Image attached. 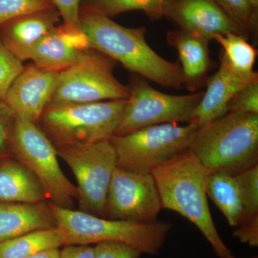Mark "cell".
<instances>
[{
  "instance_id": "obj_1",
  "label": "cell",
  "mask_w": 258,
  "mask_h": 258,
  "mask_svg": "<svg viewBox=\"0 0 258 258\" xmlns=\"http://www.w3.org/2000/svg\"><path fill=\"white\" fill-rule=\"evenodd\" d=\"M79 21L90 48L163 87H184L181 66L163 58L148 45L145 27L127 28L105 15L83 10Z\"/></svg>"
},
{
  "instance_id": "obj_2",
  "label": "cell",
  "mask_w": 258,
  "mask_h": 258,
  "mask_svg": "<svg viewBox=\"0 0 258 258\" xmlns=\"http://www.w3.org/2000/svg\"><path fill=\"white\" fill-rule=\"evenodd\" d=\"M208 170L187 149L154 169L162 209L188 219L200 230L219 258H234L214 223L207 199Z\"/></svg>"
},
{
  "instance_id": "obj_3",
  "label": "cell",
  "mask_w": 258,
  "mask_h": 258,
  "mask_svg": "<svg viewBox=\"0 0 258 258\" xmlns=\"http://www.w3.org/2000/svg\"><path fill=\"white\" fill-rule=\"evenodd\" d=\"M189 149L208 170L239 174L258 164V113H227L197 129Z\"/></svg>"
},
{
  "instance_id": "obj_4",
  "label": "cell",
  "mask_w": 258,
  "mask_h": 258,
  "mask_svg": "<svg viewBox=\"0 0 258 258\" xmlns=\"http://www.w3.org/2000/svg\"><path fill=\"white\" fill-rule=\"evenodd\" d=\"M48 203L57 227L63 234L64 245L118 242L135 247L142 254L155 255L162 248L171 229L169 222L139 223L111 220Z\"/></svg>"
},
{
  "instance_id": "obj_5",
  "label": "cell",
  "mask_w": 258,
  "mask_h": 258,
  "mask_svg": "<svg viewBox=\"0 0 258 258\" xmlns=\"http://www.w3.org/2000/svg\"><path fill=\"white\" fill-rule=\"evenodd\" d=\"M125 104L126 100L51 103L37 125L55 147L95 143L115 135Z\"/></svg>"
},
{
  "instance_id": "obj_6",
  "label": "cell",
  "mask_w": 258,
  "mask_h": 258,
  "mask_svg": "<svg viewBox=\"0 0 258 258\" xmlns=\"http://www.w3.org/2000/svg\"><path fill=\"white\" fill-rule=\"evenodd\" d=\"M189 123H163L151 125L111 141L116 154L117 167L134 172L152 173L189 149L195 132Z\"/></svg>"
},
{
  "instance_id": "obj_7",
  "label": "cell",
  "mask_w": 258,
  "mask_h": 258,
  "mask_svg": "<svg viewBox=\"0 0 258 258\" xmlns=\"http://www.w3.org/2000/svg\"><path fill=\"white\" fill-rule=\"evenodd\" d=\"M13 156L41 183L49 203L73 209L79 200L77 186L64 175L53 144L37 123L15 118L11 139Z\"/></svg>"
},
{
  "instance_id": "obj_8",
  "label": "cell",
  "mask_w": 258,
  "mask_h": 258,
  "mask_svg": "<svg viewBox=\"0 0 258 258\" xmlns=\"http://www.w3.org/2000/svg\"><path fill=\"white\" fill-rule=\"evenodd\" d=\"M55 149L77 181L80 210L106 218L107 195L117 167L116 154L110 139Z\"/></svg>"
},
{
  "instance_id": "obj_9",
  "label": "cell",
  "mask_w": 258,
  "mask_h": 258,
  "mask_svg": "<svg viewBox=\"0 0 258 258\" xmlns=\"http://www.w3.org/2000/svg\"><path fill=\"white\" fill-rule=\"evenodd\" d=\"M203 92L167 94L152 87L143 78L134 76L124 111L114 136L163 123H191Z\"/></svg>"
},
{
  "instance_id": "obj_10",
  "label": "cell",
  "mask_w": 258,
  "mask_h": 258,
  "mask_svg": "<svg viewBox=\"0 0 258 258\" xmlns=\"http://www.w3.org/2000/svg\"><path fill=\"white\" fill-rule=\"evenodd\" d=\"M115 62L98 51L59 72L50 103H87L127 100L129 87L113 74Z\"/></svg>"
},
{
  "instance_id": "obj_11",
  "label": "cell",
  "mask_w": 258,
  "mask_h": 258,
  "mask_svg": "<svg viewBox=\"0 0 258 258\" xmlns=\"http://www.w3.org/2000/svg\"><path fill=\"white\" fill-rule=\"evenodd\" d=\"M162 209L155 179L151 173L115 168L106 200V218L152 223Z\"/></svg>"
},
{
  "instance_id": "obj_12",
  "label": "cell",
  "mask_w": 258,
  "mask_h": 258,
  "mask_svg": "<svg viewBox=\"0 0 258 258\" xmlns=\"http://www.w3.org/2000/svg\"><path fill=\"white\" fill-rule=\"evenodd\" d=\"M58 75L33 63L25 66L12 83L4 103L15 118L37 124L55 92Z\"/></svg>"
},
{
  "instance_id": "obj_13",
  "label": "cell",
  "mask_w": 258,
  "mask_h": 258,
  "mask_svg": "<svg viewBox=\"0 0 258 258\" xmlns=\"http://www.w3.org/2000/svg\"><path fill=\"white\" fill-rule=\"evenodd\" d=\"M166 18L178 28L210 40L215 35L227 33L247 37L215 0H173Z\"/></svg>"
},
{
  "instance_id": "obj_14",
  "label": "cell",
  "mask_w": 258,
  "mask_h": 258,
  "mask_svg": "<svg viewBox=\"0 0 258 258\" xmlns=\"http://www.w3.org/2000/svg\"><path fill=\"white\" fill-rule=\"evenodd\" d=\"M220 62L217 72L207 80L206 91L194 112L190 123L197 128L227 114V106L232 97L246 85L254 82L231 69L221 55Z\"/></svg>"
},
{
  "instance_id": "obj_15",
  "label": "cell",
  "mask_w": 258,
  "mask_h": 258,
  "mask_svg": "<svg viewBox=\"0 0 258 258\" xmlns=\"http://www.w3.org/2000/svg\"><path fill=\"white\" fill-rule=\"evenodd\" d=\"M60 21V13L55 8L23 15L0 25V40L23 62L35 45Z\"/></svg>"
},
{
  "instance_id": "obj_16",
  "label": "cell",
  "mask_w": 258,
  "mask_h": 258,
  "mask_svg": "<svg viewBox=\"0 0 258 258\" xmlns=\"http://www.w3.org/2000/svg\"><path fill=\"white\" fill-rule=\"evenodd\" d=\"M166 41L177 51L184 87L191 92H198L205 86L211 69L209 48L211 40L178 28L167 32Z\"/></svg>"
},
{
  "instance_id": "obj_17",
  "label": "cell",
  "mask_w": 258,
  "mask_h": 258,
  "mask_svg": "<svg viewBox=\"0 0 258 258\" xmlns=\"http://www.w3.org/2000/svg\"><path fill=\"white\" fill-rule=\"evenodd\" d=\"M57 227L48 202L0 203V243L34 231Z\"/></svg>"
},
{
  "instance_id": "obj_18",
  "label": "cell",
  "mask_w": 258,
  "mask_h": 258,
  "mask_svg": "<svg viewBox=\"0 0 258 258\" xmlns=\"http://www.w3.org/2000/svg\"><path fill=\"white\" fill-rule=\"evenodd\" d=\"M43 201L45 189L28 167L14 157L0 159V203Z\"/></svg>"
},
{
  "instance_id": "obj_19",
  "label": "cell",
  "mask_w": 258,
  "mask_h": 258,
  "mask_svg": "<svg viewBox=\"0 0 258 258\" xmlns=\"http://www.w3.org/2000/svg\"><path fill=\"white\" fill-rule=\"evenodd\" d=\"M56 27L30 50L27 60L41 69L60 72L84 60L92 49L79 51L69 46L61 39Z\"/></svg>"
},
{
  "instance_id": "obj_20",
  "label": "cell",
  "mask_w": 258,
  "mask_h": 258,
  "mask_svg": "<svg viewBox=\"0 0 258 258\" xmlns=\"http://www.w3.org/2000/svg\"><path fill=\"white\" fill-rule=\"evenodd\" d=\"M206 192L225 215L229 225L238 227L242 222L244 210L240 187L235 176L209 171Z\"/></svg>"
},
{
  "instance_id": "obj_21",
  "label": "cell",
  "mask_w": 258,
  "mask_h": 258,
  "mask_svg": "<svg viewBox=\"0 0 258 258\" xmlns=\"http://www.w3.org/2000/svg\"><path fill=\"white\" fill-rule=\"evenodd\" d=\"M63 246L64 235L58 227L34 231L0 243V258H29Z\"/></svg>"
},
{
  "instance_id": "obj_22",
  "label": "cell",
  "mask_w": 258,
  "mask_h": 258,
  "mask_svg": "<svg viewBox=\"0 0 258 258\" xmlns=\"http://www.w3.org/2000/svg\"><path fill=\"white\" fill-rule=\"evenodd\" d=\"M212 40L221 45V56L232 70L251 81H258V74L254 70L257 50L243 35L235 33L216 35Z\"/></svg>"
},
{
  "instance_id": "obj_23",
  "label": "cell",
  "mask_w": 258,
  "mask_h": 258,
  "mask_svg": "<svg viewBox=\"0 0 258 258\" xmlns=\"http://www.w3.org/2000/svg\"><path fill=\"white\" fill-rule=\"evenodd\" d=\"M173 0H83L80 10L113 18L126 12L142 11L152 20L166 18Z\"/></svg>"
},
{
  "instance_id": "obj_24",
  "label": "cell",
  "mask_w": 258,
  "mask_h": 258,
  "mask_svg": "<svg viewBox=\"0 0 258 258\" xmlns=\"http://www.w3.org/2000/svg\"><path fill=\"white\" fill-rule=\"evenodd\" d=\"M240 187L243 217L236 228L247 234L258 232V164L235 174Z\"/></svg>"
},
{
  "instance_id": "obj_25",
  "label": "cell",
  "mask_w": 258,
  "mask_h": 258,
  "mask_svg": "<svg viewBox=\"0 0 258 258\" xmlns=\"http://www.w3.org/2000/svg\"><path fill=\"white\" fill-rule=\"evenodd\" d=\"M247 38L257 35L258 13L249 0H215Z\"/></svg>"
},
{
  "instance_id": "obj_26",
  "label": "cell",
  "mask_w": 258,
  "mask_h": 258,
  "mask_svg": "<svg viewBox=\"0 0 258 258\" xmlns=\"http://www.w3.org/2000/svg\"><path fill=\"white\" fill-rule=\"evenodd\" d=\"M54 8L51 0H0V25L23 15Z\"/></svg>"
},
{
  "instance_id": "obj_27",
  "label": "cell",
  "mask_w": 258,
  "mask_h": 258,
  "mask_svg": "<svg viewBox=\"0 0 258 258\" xmlns=\"http://www.w3.org/2000/svg\"><path fill=\"white\" fill-rule=\"evenodd\" d=\"M24 68L23 62L10 52L0 40V103L4 102L12 83Z\"/></svg>"
},
{
  "instance_id": "obj_28",
  "label": "cell",
  "mask_w": 258,
  "mask_h": 258,
  "mask_svg": "<svg viewBox=\"0 0 258 258\" xmlns=\"http://www.w3.org/2000/svg\"><path fill=\"white\" fill-rule=\"evenodd\" d=\"M228 113H258V81L241 88L227 106Z\"/></svg>"
},
{
  "instance_id": "obj_29",
  "label": "cell",
  "mask_w": 258,
  "mask_h": 258,
  "mask_svg": "<svg viewBox=\"0 0 258 258\" xmlns=\"http://www.w3.org/2000/svg\"><path fill=\"white\" fill-rule=\"evenodd\" d=\"M15 117L4 102L0 103V159L13 157L11 139Z\"/></svg>"
},
{
  "instance_id": "obj_30",
  "label": "cell",
  "mask_w": 258,
  "mask_h": 258,
  "mask_svg": "<svg viewBox=\"0 0 258 258\" xmlns=\"http://www.w3.org/2000/svg\"><path fill=\"white\" fill-rule=\"evenodd\" d=\"M94 258H139L138 249L118 242H103L96 244Z\"/></svg>"
},
{
  "instance_id": "obj_31",
  "label": "cell",
  "mask_w": 258,
  "mask_h": 258,
  "mask_svg": "<svg viewBox=\"0 0 258 258\" xmlns=\"http://www.w3.org/2000/svg\"><path fill=\"white\" fill-rule=\"evenodd\" d=\"M58 10L62 25L68 28H79V13L83 0H51Z\"/></svg>"
},
{
  "instance_id": "obj_32",
  "label": "cell",
  "mask_w": 258,
  "mask_h": 258,
  "mask_svg": "<svg viewBox=\"0 0 258 258\" xmlns=\"http://www.w3.org/2000/svg\"><path fill=\"white\" fill-rule=\"evenodd\" d=\"M56 30L64 43L75 50L85 51L91 49L87 37L81 28H68L61 24L56 27Z\"/></svg>"
},
{
  "instance_id": "obj_33",
  "label": "cell",
  "mask_w": 258,
  "mask_h": 258,
  "mask_svg": "<svg viewBox=\"0 0 258 258\" xmlns=\"http://www.w3.org/2000/svg\"><path fill=\"white\" fill-rule=\"evenodd\" d=\"M60 258H94V247L83 244H69L63 246Z\"/></svg>"
},
{
  "instance_id": "obj_34",
  "label": "cell",
  "mask_w": 258,
  "mask_h": 258,
  "mask_svg": "<svg viewBox=\"0 0 258 258\" xmlns=\"http://www.w3.org/2000/svg\"><path fill=\"white\" fill-rule=\"evenodd\" d=\"M60 249H50L29 258H60Z\"/></svg>"
},
{
  "instance_id": "obj_35",
  "label": "cell",
  "mask_w": 258,
  "mask_h": 258,
  "mask_svg": "<svg viewBox=\"0 0 258 258\" xmlns=\"http://www.w3.org/2000/svg\"><path fill=\"white\" fill-rule=\"evenodd\" d=\"M249 1L252 5L254 11L258 13V0H249Z\"/></svg>"
},
{
  "instance_id": "obj_36",
  "label": "cell",
  "mask_w": 258,
  "mask_h": 258,
  "mask_svg": "<svg viewBox=\"0 0 258 258\" xmlns=\"http://www.w3.org/2000/svg\"><path fill=\"white\" fill-rule=\"evenodd\" d=\"M235 258V257H234ZM250 258H257V257H250Z\"/></svg>"
}]
</instances>
